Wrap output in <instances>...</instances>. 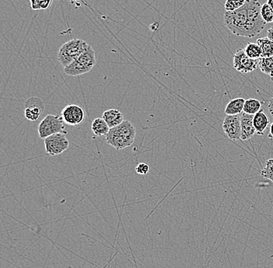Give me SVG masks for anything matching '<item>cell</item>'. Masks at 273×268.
Returning a JSON list of instances; mask_svg holds the SVG:
<instances>
[{"instance_id":"cell-18","label":"cell","mask_w":273,"mask_h":268,"mask_svg":"<svg viewBox=\"0 0 273 268\" xmlns=\"http://www.w3.org/2000/svg\"><path fill=\"white\" fill-rule=\"evenodd\" d=\"M258 67L264 74H268L273 81V56L268 58H261Z\"/></svg>"},{"instance_id":"cell-25","label":"cell","mask_w":273,"mask_h":268,"mask_svg":"<svg viewBox=\"0 0 273 268\" xmlns=\"http://www.w3.org/2000/svg\"><path fill=\"white\" fill-rule=\"evenodd\" d=\"M268 108L270 114H271V117H273V97L271 98V99H270V100L268 101Z\"/></svg>"},{"instance_id":"cell-23","label":"cell","mask_w":273,"mask_h":268,"mask_svg":"<svg viewBox=\"0 0 273 268\" xmlns=\"http://www.w3.org/2000/svg\"><path fill=\"white\" fill-rule=\"evenodd\" d=\"M261 175L263 178H267L273 182V158L266 161L265 167L261 172Z\"/></svg>"},{"instance_id":"cell-17","label":"cell","mask_w":273,"mask_h":268,"mask_svg":"<svg viewBox=\"0 0 273 268\" xmlns=\"http://www.w3.org/2000/svg\"><path fill=\"white\" fill-rule=\"evenodd\" d=\"M262 109V102L258 99H249L245 100L243 112L249 115H255Z\"/></svg>"},{"instance_id":"cell-2","label":"cell","mask_w":273,"mask_h":268,"mask_svg":"<svg viewBox=\"0 0 273 268\" xmlns=\"http://www.w3.org/2000/svg\"><path fill=\"white\" fill-rule=\"evenodd\" d=\"M136 130L134 126L127 120H124L117 127L111 128L106 137V141L117 150L127 148L134 142Z\"/></svg>"},{"instance_id":"cell-6","label":"cell","mask_w":273,"mask_h":268,"mask_svg":"<svg viewBox=\"0 0 273 268\" xmlns=\"http://www.w3.org/2000/svg\"><path fill=\"white\" fill-rule=\"evenodd\" d=\"M45 150L51 156L61 155L70 147V140L66 137L65 133H59L53 134L45 140Z\"/></svg>"},{"instance_id":"cell-15","label":"cell","mask_w":273,"mask_h":268,"mask_svg":"<svg viewBox=\"0 0 273 268\" xmlns=\"http://www.w3.org/2000/svg\"><path fill=\"white\" fill-rule=\"evenodd\" d=\"M91 128H92V131L94 135L96 136V137L106 136L111 130L104 118L95 119L92 121Z\"/></svg>"},{"instance_id":"cell-26","label":"cell","mask_w":273,"mask_h":268,"mask_svg":"<svg viewBox=\"0 0 273 268\" xmlns=\"http://www.w3.org/2000/svg\"><path fill=\"white\" fill-rule=\"evenodd\" d=\"M266 35L267 37L271 40V42H273V26L267 30Z\"/></svg>"},{"instance_id":"cell-22","label":"cell","mask_w":273,"mask_h":268,"mask_svg":"<svg viewBox=\"0 0 273 268\" xmlns=\"http://www.w3.org/2000/svg\"><path fill=\"white\" fill-rule=\"evenodd\" d=\"M245 2L246 0H226L224 9L227 12L234 11L243 7Z\"/></svg>"},{"instance_id":"cell-1","label":"cell","mask_w":273,"mask_h":268,"mask_svg":"<svg viewBox=\"0 0 273 268\" xmlns=\"http://www.w3.org/2000/svg\"><path fill=\"white\" fill-rule=\"evenodd\" d=\"M262 4L258 0H246L245 5L234 11L224 13V24L236 36L252 38L265 29L267 23L261 15Z\"/></svg>"},{"instance_id":"cell-10","label":"cell","mask_w":273,"mask_h":268,"mask_svg":"<svg viewBox=\"0 0 273 268\" xmlns=\"http://www.w3.org/2000/svg\"><path fill=\"white\" fill-rule=\"evenodd\" d=\"M223 130L230 140H241V115L227 116L223 123Z\"/></svg>"},{"instance_id":"cell-3","label":"cell","mask_w":273,"mask_h":268,"mask_svg":"<svg viewBox=\"0 0 273 268\" xmlns=\"http://www.w3.org/2000/svg\"><path fill=\"white\" fill-rule=\"evenodd\" d=\"M96 64L95 53L93 48L88 45L83 54L70 65L64 68V72L72 77L89 73Z\"/></svg>"},{"instance_id":"cell-9","label":"cell","mask_w":273,"mask_h":268,"mask_svg":"<svg viewBox=\"0 0 273 268\" xmlns=\"http://www.w3.org/2000/svg\"><path fill=\"white\" fill-rule=\"evenodd\" d=\"M45 109V103L43 99L33 96L25 102L24 116L26 120L35 122L43 113Z\"/></svg>"},{"instance_id":"cell-7","label":"cell","mask_w":273,"mask_h":268,"mask_svg":"<svg viewBox=\"0 0 273 268\" xmlns=\"http://www.w3.org/2000/svg\"><path fill=\"white\" fill-rule=\"evenodd\" d=\"M259 59H252L245 52L244 48L236 51L233 57V64L236 71L242 74H248L255 71L258 67Z\"/></svg>"},{"instance_id":"cell-12","label":"cell","mask_w":273,"mask_h":268,"mask_svg":"<svg viewBox=\"0 0 273 268\" xmlns=\"http://www.w3.org/2000/svg\"><path fill=\"white\" fill-rule=\"evenodd\" d=\"M103 118L111 129L117 127L124 121V115L117 109H111L105 111L103 114Z\"/></svg>"},{"instance_id":"cell-8","label":"cell","mask_w":273,"mask_h":268,"mask_svg":"<svg viewBox=\"0 0 273 268\" xmlns=\"http://www.w3.org/2000/svg\"><path fill=\"white\" fill-rule=\"evenodd\" d=\"M61 117L64 124L70 126H79L84 122L86 112L83 107L75 104H70L64 107L61 111Z\"/></svg>"},{"instance_id":"cell-4","label":"cell","mask_w":273,"mask_h":268,"mask_svg":"<svg viewBox=\"0 0 273 268\" xmlns=\"http://www.w3.org/2000/svg\"><path fill=\"white\" fill-rule=\"evenodd\" d=\"M88 44L80 39H73L66 42L60 48L58 60L60 64L65 68L74 62L86 50Z\"/></svg>"},{"instance_id":"cell-28","label":"cell","mask_w":273,"mask_h":268,"mask_svg":"<svg viewBox=\"0 0 273 268\" xmlns=\"http://www.w3.org/2000/svg\"><path fill=\"white\" fill-rule=\"evenodd\" d=\"M267 4L270 6L271 9L273 10V0H267Z\"/></svg>"},{"instance_id":"cell-20","label":"cell","mask_w":273,"mask_h":268,"mask_svg":"<svg viewBox=\"0 0 273 268\" xmlns=\"http://www.w3.org/2000/svg\"><path fill=\"white\" fill-rule=\"evenodd\" d=\"M261 15L265 23H273V10L267 3L262 5Z\"/></svg>"},{"instance_id":"cell-16","label":"cell","mask_w":273,"mask_h":268,"mask_svg":"<svg viewBox=\"0 0 273 268\" xmlns=\"http://www.w3.org/2000/svg\"><path fill=\"white\" fill-rule=\"evenodd\" d=\"M257 44L262 50V58L273 56V42L268 37L258 38Z\"/></svg>"},{"instance_id":"cell-11","label":"cell","mask_w":273,"mask_h":268,"mask_svg":"<svg viewBox=\"0 0 273 268\" xmlns=\"http://www.w3.org/2000/svg\"><path fill=\"white\" fill-rule=\"evenodd\" d=\"M253 118V115H249L245 112L241 115V128H242L241 140H250L256 133V130L254 127Z\"/></svg>"},{"instance_id":"cell-5","label":"cell","mask_w":273,"mask_h":268,"mask_svg":"<svg viewBox=\"0 0 273 268\" xmlns=\"http://www.w3.org/2000/svg\"><path fill=\"white\" fill-rule=\"evenodd\" d=\"M59 133L67 134L64 120L59 116H46L38 126V134L43 140L53 134Z\"/></svg>"},{"instance_id":"cell-27","label":"cell","mask_w":273,"mask_h":268,"mask_svg":"<svg viewBox=\"0 0 273 268\" xmlns=\"http://www.w3.org/2000/svg\"><path fill=\"white\" fill-rule=\"evenodd\" d=\"M268 137H269L270 139H272L273 140V122L272 124H271V127H270L269 133H268Z\"/></svg>"},{"instance_id":"cell-21","label":"cell","mask_w":273,"mask_h":268,"mask_svg":"<svg viewBox=\"0 0 273 268\" xmlns=\"http://www.w3.org/2000/svg\"><path fill=\"white\" fill-rule=\"evenodd\" d=\"M30 3L33 10H45L51 7L52 0H30Z\"/></svg>"},{"instance_id":"cell-14","label":"cell","mask_w":273,"mask_h":268,"mask_svg":"<svg viewBox=\"0 0 273 268\" xmlns=\"http://www.w3.org/2000/svg\"><path fill=\"white\" fill-rule=\"evenodd\" d=\"M245 102L243 98L232 99L227 103L224 112L227 116L240 115L243 112Z\"/></svg>"},{"instance_id":"cell-24","label":"cell","mask_w":273,"mask_h":268,"mask_svg":"<svg viewBox=\"0 0 273 268\" xmlns=\"http://www.w3.org/2000/svg\"><path fill=\"white\" fill-rule=\"evenodd\" d=\"M149 165L146 163H140L136 165V172L141 175H145L149 172Z\"/></svg>"},{"instance_id":"cell-13","label":"cell","mask_w":273,"mask_h":268,"mask_svg":"<svg viewBox=\"0 0 273 268\" xmlns=\"http://www.w3.org/2000/svg\"><path fill=\"white\" fill-rule=\"evenodd\" d=\"M269 118L262 109L254 115L253 124L256 130V134L259 136L264 135L265 130L269 125Z\"/></svg>"},{"instance_id":"cell-19","label":"cell","mask_w":273,"mask_h":268,"mask_svg":"<svg viewBox=\"0 0 273 268\" xmlns=\"http://www.w3.org/2000/svg\"><path fill=\"white\" fill-rule=\"evenodd\" d=\"M245 52L252 59H260L262 58V50L257 43H249L244 48Z\"/></svg>"}]
</instances>
